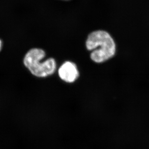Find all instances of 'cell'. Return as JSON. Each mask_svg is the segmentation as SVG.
<instances>
[{
    "label": "cell",
    "instance_id": "cell-5",
    "mask_svg": "<svg viewBox=\"0 0 149 149\" xmlns=\"http://www.w3.org/2000/svg\"><path fill=\"white\" fill-rule=\"evenodd\" d=\"M61 1H71V0H61Z\"/></svg>",
    "mask_w": 149,
    "mask_h": 149
},
{
    "label": "cell",
    "instance_id": "cell-2",
    "mask_svg": "<svg viewBox=\"0 0 149 149\" xmlns=\"http://www.w3.org/2000/svg\"><path fill=\"white\" fill-rule=\"evenodd\" d=\"M47 54L44 49L33 47L28 50L23 59V65L33 76L44 79L54 74L57 68L56 60L49 57L45 61Z\"/></svg>",
    "mask_w": 149,
    "mask_h": 149
},
{
    "label": "cell",
    "instance_id": "cell-1",
    "mask_svg": "<svg viewBox=\"0 0 149 149\" xmlns=\"http://www.w3.org/2000/svg\"><path fill=\"white\" fill-rule=\"evenodd\" d=\"M86 50L91 52L90 58L94 63L101 64L112 59L116 54L117 46L110 33L102 29L90 32L85 42Z\"/></svg>",
    "mask_w": 149,
    "mask_h": 149
},
{
    "label": "cell",
    "instance_id": "cell-3",
    "mask_svg": "<svg viewBox=\"0 0 149 149\" xmlns=\"http://www.w3.org/2000/svg\"><path fill=\"white\" fill-rule=\"evenodd\" d=\"M57 71L59 79L68 84L74 83L78 80L80 76L77 65L71 61H65L63 63Z\"/></svg>",
    "mask_w": 149,
    "mask_h": 149
},
{
    "label": "cell",
    "instance_id": "cell-4",
    "mask_svg": "<svg viewBox=\"0 0 149 149\" xmlns=\"http://www.w3.org/2000/svg\"><path fill=\"white\" fill-rule=\"evenodd\" d=\"M3 41L2 40L0 39V52H1L2 48H3Z\"/></svg>",
    "mask_w": 149,
    "mask_h": 149
}]
</instances>
